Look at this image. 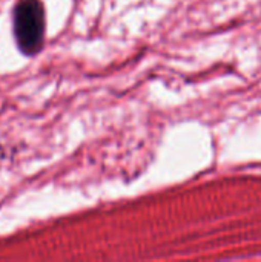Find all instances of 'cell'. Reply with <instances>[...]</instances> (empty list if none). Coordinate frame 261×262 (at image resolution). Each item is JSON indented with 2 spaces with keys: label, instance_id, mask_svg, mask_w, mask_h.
<instances>
[{
  "label": "cell",
  "instance_id": "6da1fadb",
  "mask_svg": "<svg viewBox=\"0 0 261 262\" xmlns=\"http://www.w3.org/2000/svg\"><path fill=\"white\" fill-rule=\"evenodd\" d=\"M14 35L25 55L40 51L45 35V9L40 0H18L14 14Z\"/></svg>",
  "mask_w": 261,
  "mask_h": 262
}]
</instances>
